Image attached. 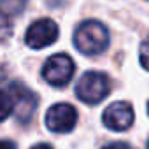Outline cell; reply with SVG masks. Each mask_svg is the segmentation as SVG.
I'll use <instances>...</instances> for the list:
<instances>
[{"mask_svg":"<svg viewBox=\"0 0 149 149\" xmlns=\"http://www.w3.org/2000/svg\"><path fill=\"white\" fill-rule=\"evenodd\" d=\"M74 44L84 54H98L109 46V32L100 21H84L76 30Z\"/></svg>","mask_w":149,"mask_h":149,"instance_id":"cell-1","label":"cell"},{"mask_svg":"<svg viewBox=\"0 0 149 149\" xmlns=\"http://www.w3.org/2000/svg\"><path fill=\"white\" fill-rule=\"evenodd\" d=\"M109 77L102 72H86L76 86V95L81 102L95 105L109 95Z\"/></svg>","mask_w":149,"mask_h":149,"instance_id":"cell-2","label":"cell"},{"mask_svg":"<svg viewBox=\"0 0 149 149\" xmlns=\"http://www.w3.org/2000/svg\"><path fill=\"white\" fill-rule=\"evenodd\" d=\"M74 70H76V67H74V61L68 54H63V53H58V54H53L44 68H42V76L44 79L54 86V88H61L65 86L72 76H74Z\"/></svg>","mask_w":149,"mask_h":149,"instance_id":"cell-3","label":"cell"},{"mask_svg":"<svg viewBox=\"0 0 149 149\" xmlns=\"http://www.w3.org/2000/svg\"><path fill=\"white\" fill-rule=\"evenodd\" d=\"M7 90L14 98V114H16L18 121L23 125L30 123L35 114V109H37L35 93L21 83H13V84H9Z\"/></svg>","mask_w":149,"mask_h":149,"instance_id":"cell-4","label":"cell"},{"mask_svg":"<svg viewBox=\"0 0 149 149\" xmlns=\"http://www.w3.org/2000/svg\"><path fill=\"white\" fill-rule=\"evenodd\" d=\"M56 39H58V25L53 19H47V18L37 19L35 23H32L26 30V35H25L26 46H30L33 49L47 47Z\"/></svg>","mask_w":149,"mask_h":149,"instance_id":"cell-5","label":"cell"},{"mask_svg":"<svg viewBox=\"0 0 149 149\" xmlns=\"http://www.w3.org/2000/svg\"><path fill=\"white\" fill-rule=\"evenodd\" d=\"M77 112L70 104H54L46 112V126L54 133H67L76 126Z\"/></svg>","mask_w":149,"mask_h":149,"instance_id":"cell-6","label":"cell"},{"mask_svg":"<svg viewBox=\"0 0 149 149\" xmlns=\"http://www.w3.org/2000/svg\"><path fill=\"white\" fill-rule=\"evenodd\" d=\"M133 118H135V114H133V109H132V105L128 102H114V104H111L105 109L104 116H102L104 125L112 132L128 130L133 125Z\"/></svg>","mask_w":149,"mask_h":149,"instance_id":"cell-7","label":"cell"},{"mask_svg":"<svg viewBox=\"0 0 149 149\" xmlns=\"http://www.w3.org/2000/svg\"><path fill=\"white\" fill-rule=\"evenodd\" d=\"M26 0H0V19L13 23L16 16L23 13Z\"/></svg>","mask_w":149,"mask_h":149,"instance_id":"cell-8","label":"cell"},{"mask_svg":"<svg viewBox=\"0 0 149 149\" xmlns=\"http://www.w3.org/2000/svg\"><path fill=\"white\" fill-rule=\"evenodd\" d=\"M14 111V98L7 91H0V123Z\"/></svg>","mask_w":149,"mask_h":149,"instance_id":"cell-9","label":"cell"},{"mask_svg":"<svg viewBox=\"0 0 149 149\" xmlns=\"http://www.w3.org/2000/svg\"><path fill=\"white\" fill-rule=\"evenodd\" d=\"M139 58H140V65H142L146 70H149V37H147L146 40H142Z\"/></svg>","mask_w":149,"mask_h":149,"instance_id":"cell-10","label":"cell"},{"mask_svg":"<svg viewBox=\"0 0 149 149\" xmlns=\"http://www.w3.org/2000/svg\"><path fill=\"white\" fill-rule=\"evenodd\" d=\"M102 149H132L126 142H111L107 146H104Z\"/></svg>","mask_w":149,"mask_h":149,"instance_id":"cell-11","label":"cell"},{"mask_svg":"<svg viewBox=\"0 0 149 149\" xmlns=\"http://www.w3.org/2000/svg\"><path fill=\"white\" fill-rule=\"evenodd\" d=\"M0 149H16V144L13 140H0Z\"/></svg>","mask_w":149,"mask_h":149,"instance_id":"cell-12","label":"cell"},{"mask_svg":"<svg viewBox=\"0 0 149 149\" xmlns=\"http://www.w3.org/2000/svg\"><path fill=\"white\" fill-rule=\"evenodd\" d=\"M32 149H53L49 144H37V146H33Z\"/></svg>","mask_w":149,"mask_h":149,"instance_id":"cell-13","label":"cell"},{"mask_svg":"<svg viewBox=\"0 0 149 149\" xmlns=\"http://www.w3.org/2000/svg\"><path fill=\"white\" fill-rule=\"evenodd\" d=\"M147 114H149V102H147Z\"/></svg>","mask_w":149,"mask_h":149,"instance_id":"cell-14","label":"cell"},{"mask_svg":"<svg viewBox=\"0 0 149 149\" xmlns=\"http://www.w3.org/2000/svg\"><path fill=\"white\" fill-rule=\"evenodd\" d=\"M147 149H149V142H147Z\"/></svg>","mask_w":149,"mask_h":149,"instance_id":"cell-15","label":"cell"}]
</instances>
